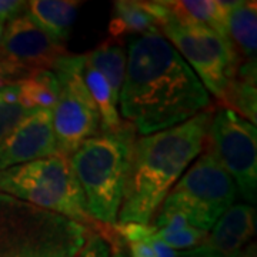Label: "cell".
Segmentation results:
<instances>
[{
	"mask_svg": "<svg viewBox=\"0 0 257 257\" xmlns=\"http://www.w3.org/2000/svg\"><path fill=\"white\" fill-rule=\"evenodd\" d=\"M16 83L19 99L26 109H50L57 101L59 83L53 70H40Z\"/></svg>",
	"mask_w": 257,
	"mask_h": 257,
	"instance_id": "obj_20",
	"label": "cell"
},
{
	"mask_svg": "<svg viewBox=\"0 0 257 257\" xmlns=\"http://www.w3.org/2000/svg\"><path fill=\"white\" fill-rule=\"evenodd\" d=\"M5 26H6V23L0 22V43H2V39H3V33H5Z\"/></svg>",
	"mask_w": 257,
	"mask_h": 257,
	"instance_id": "obj_30",
	"label": "cell"
},
{
	"mask_svg": "<svg viewBox=\"0 0 257 257\" xmlns=\"http://www.w3.org/2000/svg\"><path fill=\"white\" fill-rule=\"evenodd\" d=\"M67 55L66 45L36 25L28 10L5 26L0 57L16 64L29 76L40 70H53L56 63Z\"/></svg>",
	"mask_w": 257,
	"mask_h": 257,
	"instance_id": "obj_10",
	"label": "cell"
},
{
	"mask_svg": "<svg viewBox=\"0 0 257 257\" xmlns=\"http://www.w3.org/2000/svg\"><path fill=\"white\" fill-rule=\"evenodd\" d=\"M80 6L77 0H32L28 2V13L50 36L66 43Z\"/></svg>",
	"mask_w": 257,
	"mask_h": 257,
	"instance_id": "obj_15",
	"label": "cell"
},
{
	"mask_svg": "<svg viewBox=\"0 0 257 257\" xmlns=\"http://www.w3.org/2000/svg\"><path fill=\"white\" fill-rule=\"evenodd\" d=\"M256 77V63H240L224 107L236 111L254 126L257 119Z\"/></svg>",
	"mask_w": 257,
	"mask_h": 257,
	"instance_id": "obj_19",
	"label": "cell"
},
{
	"mask_svg": "<svg viewBox=\"0 0 257 257\" xmlns=\"http://www.w3.org/2000/svg\"><path fill=\"white\" fill-rule=\"evenodd\" d=\"M150 243H152V247L155 250V256L156 257H176V250L167 247L163 241L157 239L156 234L153 239L150 240Z\"/></svg>",
	"mask_w": 257,
	"mask_h": 257,
	"instance_id": "obj_27",
	"label": "cell"
},
{
	"mask_svg": "<svg viewBox=\"0 0 257 257\" xmlns=\"http://www.w3.org/2000/svg\"><path fill=\"white\" fill-rule=\"evenodd\" d=\"M83 80L87 87V90L92 94L93 100L97 106V110L100 114V132H116L123 127L126 121L120 119L117 103L119 100L114 97L109 83L97 70H94L92 66L84 62L83 57Z\"/></svg>",
	"mask_w": 257,
	"mask_h": 257,
	"instance_id": "obj_18",
	"label": "cell"
},
{
	"mask_svg": "<svg viewBox=\"0 0 257 257\" xmlns=\"http://www.w3.org/2000/svg\"><path fill=\"white\" fill-rule=\"evenodd\" d=\"M59 155L53 110L36 109L22 119L0 143V170Z\"/></svg>",
	"mask_w": 257,
	"mask_h": 257,
	"instance_id": "obj_11",
	"label": "cell"
},
{
	"mask_svg": "<svg viewBox=\"0 0 257 257\" xmlns=\"http://www.w3.org/2000/svg\"><path fill=\"white\" fill-rule=\"evenodd\" d=\"M28 10V2L22 0H0V22L9 23Z\"/></svg>",
	"mask_w": 257,
	"mask_h": 257,
	"instance_id": "obj_25",
	"label": "cell"
},
{
	"mask_svg": "<svg viewBox=\"0 0 257 257\" xmlns=\"http://www.w3.org/2000/svg\"><path fill=\"white\" fill-rule=\"evenodd\" d=\"M256 231V211L250 204H233L200 246L176 251V257H231L253 237Z\"/></svg>",
	"mask_w": 257,
	"mask_h": 257,
	"instance_id": "obj_12",
	"label": "cell"
},
{
	"mask_svg": "<svg viewBox=\"0 0 257 257\" xmlns=\"http://www.w3.org/2000/svg\"><path fill=\"white\" fill-rule=\"evenodd\" d=\"M206 152L227 172L237 192L250 203L257 197V130L236 111H214L207 128Z\"/></svg>",
	"mask_w": 257,
	"mask_h": 257,
	"instance_id": "obj_9",
	"label": "cell"
},
{
	"mask_svg": "<svg viewBox=\"0 0 257 257\" xmlns=\"http://www.w3.org/2000/svg\"><path fill=\"white\" fill-rule=\"evenodd\" d=\"M120 113L142 136L163 132L211 109L199 77L162 35L128 42Z\"/></svg>",
	"mask_w": 257,
	"mask_h": 257,
	"instance_id": "obj_1",
	"label": "cell"
},
{
	"mask_svg": "<svg viewBox=\"0 0 257 257\" xmlns=\"http://www.w3.org/2000/svg\"><path fill=\"white\" fill-rule=\"evenodd\" d=\"M53 73L59 90L53 107V128L59 155L70 157L87 139L100 133V114L83 80V55H67Z\"/></svg>",
	"mask_w": 257,
	"mask_h": 257,
	"instance_id": "obj_8",
	"label": "cell"
},
{
	"mask_svg": "<svg viewBox=\"0 0 257 257\" xmlns=\"http://www.w3.org/2000/svg\"><path fill=\"white\" fill-rule=\"evenodd\" d=\"M155 237V236H153ZM152 237V239H153ZM150 239V240H152ZM149 241H135V243H127L126 246L128 248L130 257H156L155 250L152 247V243Z\"/></svg>",
	"mask_w": 257,
	"mask_h": 257,
	"instance_id": "obj_26",
	"label": "cell"
},
{
	"mask_svg": "<svg viewBox=\"0 0 257 257\" xmlns=\"http://www.w3.org/2000/svg\"><path fill=\"white\" fill-rule=\"evenodd\" d=\"M74 257H111L110 244L99 234L90 233L86 243Z\"/></svg>",
	"mask_w": 257,
	"mask_h": 257,
	"instance_id": "obj_23",
	"label": "cell"
},
{
	"mask_svg": "<svg viewBox=\"0 0 257 257\" xmlns=\"http://www.w3.org/2000/svg\"><path fill=\"white\" fill-rule=\"evenodd\" d=\"M169 15L176 20L210 29L220 36L227 37L229 2L223 0H167L163 2Z\"/></svg>",
	"mask_w": 257,
	"mask_h": 257,
	"instance_id": "obj_13",
	"label": "cell"
},
{
	"mask_svg": "<svg viewBox=\"0 0 257 257\" xmlns=\"http://www.w3.org/2000/svg\"><path fill=\"white\" fill-rule=\"evenodd\" d=\"M236 197L237 187L233 179L214 157L204 152L177 180L157 213L182 214L192 227L209 231L233 206Z\"/></svg>",
	"mask_w": 257,
	"mask_h": 257,
	"instance_id": "obj_7",
	"label": "cell"
},
{
	"mask_svg": "<svg viewBox=\"0 0 257 257\" xmlns=\"http://www.w3.org/2000/svg\"><path fill=\"white\" fill-rule=\"evenodd\" d=\"M231 257H243V251H237L236 254H233Z\"/></svg>",
	"mask_w": 257,
	"mask_h": 257,
	"instance_id": "obj_31",
	"label": "cell"
},
{
	"mask_svg": "<svg viewBox=\"0 0 257 257\" xmlns=\"http://www.w3.org/2000/svg\"><path fill=\"white\" fill-rule=\"evenodd\" d=\"M90 230L0 193V257H74Z\"/></svg>",
	"mask_w": 257,
	"mask_h": 257,
	"instance_id": "obj_5",
	"label": "cell"
},
{
	"mask_svg": "<svg viewBox=\"0 0 257 257\" xmlns=\"http://www.w3.org/2000/svg\"><path fill=\"white\" fill-rule=\"evenodd\" d=\"M111 40L128 35H160V26L153 13L147 9L146 2L117 0L113 3V16L109 23Z\"/></svg>",
	"mask_w": 257,
	"mask_h": 257,
	"instance_id": "obj_16",
	"label": "cell"
},
{
	"mask_svg": "<svg viewBox=\"0 0 257 257\" xmlns=\"http://www.w3.org/2000/svg\"><path fill=\"white\" fill-rule=\"evenodd\" d=\"M138 132L130 123L87 139L70 156L89 213L106 227L117 223L128 163Z\"/></svg>",
	"mask_w": 257,
	"mask_h": 257,
	"instance_id": "obj_4",
	"label": "cell"
},
{
	"mask_svg": "<svg viewBox=\"0 0 257 257\" xmlns=\"http://www.w3.org/2000/svg\"><path fill=\"white\" fill-rule=\"evenodd\" d=\"M84 62L92 66L94 70L106 79L109 83L114 97L119 100L120 90L126 76L127 55L117 40H106L94 47L89 53L83 55Z\"/></svg>",
	"mask_w": 257,
	"mask_h": 257,
	"instance_id": "obj_17",
	"label": "cell"
},
{
	"mask_svg": "<svg viewBox=\"0 0 257 257\" xmlns=\"http://www.w3.org/2000/svg\"><path fill=\"white\" fill-rule=\"evenodd\" d=\"M160 35L192 67L220 109H224L241 63L229 39L210 29L182 23L172 18L167 9L160 23Z\"/></svg>",
	"mask_w": 257,
	"mask_h": 257,
	"instance_id": "obj_6",
	"label": "cell"
},
{
	"mask_svg": "<svg viewBox=\"0 0 257 257\" xmlns=\"http://www.w3.org/2000/svg\"><path fill=\"white\" fill-rule=\"evenodd\" d=\"M111 257H126L124 251L121 250V247H116L113 248V256Z\"/></svg>",
	"mask_w": 257,
	"mask_h": 257,
	"instance_id": "obj_29",
	"label": "cell"
},
{
	"mask_svg": "<svg viewBox=\"0 0 257 257\" xmlns=\"http://www.w3.org/2000/svg\"><path fill=\"white\" fill-rule=\"evenodd\" d=\"M243 257H257V248L254 243L248 244L246 250L243 251Z\"/></svg>",
	"mask_w": 257,
	"mask_h": 257,
	"instance_id": "obj_28",
	"label": "cell"
},
{
	"mask_svg": "<svg viewBox=\"0 0 257 257\" xmlns=\"http://www.w3.org/2000/svg\"><path fill=\"white\" fill-rule=\"evenodd\" d=\"M0 193L76 221L113 248L121 246L113 229L100 224L89 213L69 157L55 155L0 170Z\"/></svg>",
	"mask_w": 257,
	"mask_h": 257,
	"instance_id": "obj_3",
	"label": "cell"
},
{
	"mask_svg": "<svg viewBox=\"0 0 257 257\" xmlns=\"http://www.w3.org/2000/svg\"><path fill=\"white\" fill-rule=\"evenodd\" d=\"M213 109L175 127L136 139L117 223L149 224L183 172L204 150Z\"/></svg>",
	"mask_w": 257,
	"mask_h": 257,
	"instance_id": "obj_2",
	"label": "cell"
},
{
	"mask_svg": "<svg viewBox=\"0 0 257 257\" xmlns=\"http://www.w3.org/2000/svg\"><path fill=\"white\" fill-rule=\"evenodd\" d=\"M227 39L241 63H256L257 3L229 2Z\"/></svg>",
	"mask_w": 257,
	"mask_h": 257,
	"instance_id": "obj_14",
	"label": "cell"
},
{
	"mask_svg": "<svg viewBox=\"0 0 257 257\" xmlns=\"http://www.w3.org/2000/svg\"><path fill=\"white\" fill-rule=\"evenodd\" d=\"M26 77H29V74L25 70H22L16 64L10 63L3 57H0V87L19 82Z\"/></svg>",
	"mask_w": 257,
	"mask_h": 257,
	"instance_id": "obj_24",
	"label": "cell"
},
{
	"mask_svg": "<svg viewBox=\"0 0 257 257\" xmlns=\"http://www.w3.org/2000/svg\"><path fill=\"white\" fill-rule=\"evenodd\" d=\"M209 236V231L204 230L196 229V227H186V229L179 230L173 234L169 236H162L157 237L160 241H163L167 247L173 248V250H190V248L197 247L200 246L203 241L206 240V237Z\"/></svg>",
	"mask_w": 257,
	"mask_h": 257,
	"instance_id": "obj_22",
	"label": "cell"
},
{
	"mask_svg": "<svg viewBox=\"0 0 257 257\" xmlns=\"http://www.w3.org/2000/svg\"><path fill=\"white\" fill-rule=\"evenodd\" d=\"M32 110L22 104L16 83L0 87V143Z\"/></svg>",
	"mask_w": 257,
	"mask_h": 257,
	"instance_id": "obj_21",
	"label": "cell"
}]
</instances>
